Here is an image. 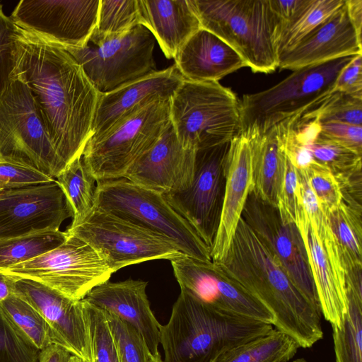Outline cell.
Here are the masks:
<instances>
[{"instance_id": "obj_13", "label": "cell", "mask_w": 362, "mask_h": 362, "mask_svg": "<svg viewBox=\"0 0 362 362\" xmlns=\"http://www.w3.org/2000/svg\"><path fill=\"white\" fill-rule=\"evenodd\" d=\"M230 141L198 148L191 185L185 191L163 194L210 250L221 217Z\"/></svg>"}, {"instance_id": "obj_33", "label": "cell", "mask_w": 362, "mask_h": 362, "mask_svg": "<svg viewBox=\"0 0 362 362\" xmlns=\"http://www.w3.org/2000/svg\"><path fill=\"white\" fill-rule=\"evenodd\" d=\"M139 25L138 0H100L97 23L89 42L97 46Z\"/></svg>"}, {"instance_id": "obj_48", "label": "cell", "mask_w": 362, "mask_h": 362, "mask_svg": "<svg viewBox=\"0 0 362 362\" xmlns=\"http://www.w3.org/2000/svg\"><path fill=\"white\" fill-rule=\"evenodd\" d=\"M15 278L0 272V304L13 293Z\"/></svg>"}, {"instance_id": "obj_6", "label": "cell", "mask_w": 362, "mask_h": 362, "mask_svg": "<svg viewBox=\"0 0 362 362\" xmlns=\"http://www.w3.org/2000/svg\"><path fill=\"white\" fill-rule=\"evenodd\" d=\"M171 98L154 100L118 121L103 134L91 137L83 160L96 181L122 178L171 125Z\"/></svg>"}, {"instance_id": "obj_45", "label": "cell", "mask_w": 362, "mask_h": 362, "mask_svg": "<svg viewBox=\"0 0 362 362\" xmlns=\"http://www.w3.org/2000/svg\"><path fill=\"white\" fill-rule=\"evenodd\" d=\"M362 99V54L356 55L339 74L332 92Z\"/></svg>"}, {"instance_id": "obj_27", "label": "cell", "mask_w": 362, "mask_h": 362, "mask_svg": "<svg viewBox=\"0 0 362 362\" xmlns=\"http://www.w3.org/2000/svg\"><path fill=\"white\" fill-rule=\"evenodd\" d=\"M284 121L263 134L247 131L252 138L251 191L260 199L277 206L283 182L286 153L284 148Z\"/></svg>"}, {"instance_id": "obj_29", "label": "cell", "mask_w": 362, "mask_h": 362, "mask_svg": "<svg viewBox=\"0 0 362 362\" xmlns=\"http://www.w3.org/2000/svg\"><path fill=\"white\" fill-rule=\"evenodd\" d=\"M344 2L345 0H300L292 15L281 25L278 42L279 56L295 46L339 9Z\"/></svg>"}, {"instance_id": "obj_41", "label": "cell", "mask_w": 362, "mask_h": 362, "mask_svg": "<svg viewBox=\"0 0 362 362\" xmlns=\"http://www.w3.org/2000/svg\"><path fill=\"white\" fill-rule=\"evenodd\" d=\"M302 171L325 210L334 209L342 203L344 197L341 186L336 175L329 169L314 161Z\"/></svg>"}, {"instance_id": "obj_19", "label": "cell", "mask_w": 362, "mask_h": 362, "mask_svg": "<svg viewBox=\"0 0 362 362\" xmlns=\"http://www.w3.org/2000/svg\"><path fill=\"white\" fill-rule=\"evenodd\" d=\"M170 262L180 289L218 311L253 320L260 316V303L223 275L213 262L185 255Z\"/></svg>"}, {"instance_id": "obj_35", "label": "cell", "mask_w": 362, "mask_h": 362, "mask_svg": "<svg viewBox=\"0 0 362 362\" xmlns=\"http://www.w3.org/2000/svg\"><path fill=\"white\" fill-rule=\"evenodd\" d=\"M0 309L40 350L53 344L49 327L45 319L16 294L13 293L3 301Z\"/></svg>"}, {"instance_id": "obj_30", "label": "cell", "mask_w": 362, "mask_h": 362, "mask_svg": "<svg viewBox=\"0 0 362 362\" xmlns=\"http://www.w3.org/2000/svg\"><path fill=\"white\" fill-rule=\"evenodd\" d=\"M73 212L70 226L83 222L94 210L97 181L86 166L82 156L75 159L57 177Z\"/></svg>"}, {"instance_id": "obj_43", "label": "cell", "mask_w": 362, "mask_h": 362, "mask_svg": "<svg viewBox=\"0 0 362 362\" xmlns=\"http://www.w3.org/2000/svg\"><path fill=\"white\" fill-rule=\"evenodd\" d=\"M54 179L27 165L0 159V189L48 182Z\"/></svg>"}, {"instance_id": "obj_32", "label": "cell", "mask_w": 362, "mask_h": 362, "mask_svg": "<svg viewBox=\"0 0 362 362\" xmlns=\"http://www.w3.org/2000/svg\"><path fill=\"white\" fill-rule=\"evenodd\" d=\"M67 234L45 230L0 238V269L26 262L61 245Z\"/></svg>"}, {"instance_id": "obj_14", "label": "cell", "mask_w": 362, "mask_h": 362, "mask_svg": "<svg viewBox=\"0 0 362 362\" xmlns=\"http://www.w3.org/2000/svg\"><path fill=\"white\" fill-rule=\"evenodd\" d=\"M100 0H21L11 15L20 28L64 48L88 45Z\"/></svg>"}, {"instance_id": "obj_42", "label": "cell", "mask_w": 362, "mask_h": 362, "mask_svg": "<svg viewBox=\"0 0 362 362\" xmlns=\"http://www.w3.org/2000/svg\"><path fill=\"white\" fill-rule=\"evenodd\" d=\"M18 26L0 4V94L14 76Z\"/></svg>"}, {"instance_id": "obj_1", "label": "cell", "mask_w": 362, "mask_h": 362, "mask_svg": "<svg viewBox=\"0 0 362 362\" xmlns=\"http://www.w3.org/2000/svg\"><path fill=\"white\" fill-rule=\"evenodd\" d=\"M14 75L30 89L66 168L92 136L99 93L63 47L19 26Z\"/></svg>"}, {"instance_id": "obj_37", "label": "cell", "mask_w": 362, "mask_h": 362, "mask_svg": "<svg viewBox=\"0 0 362 362\" xmlns=\"http://www.w3.org/2000/svg\"><path fill=\"white\" fill-rule=\"evenodd\" d=\"M40 352L0 309V362H38Z\"/></svg>"}, {"instance_id": "obj_9", "label": "cell", "mask_w": 362, "mask_h": 362, "mask_svg": "<svg viewBox=\"0 0 362 362\" xmlns=\"http://www.w3.org/2000/svg\"><path fill=\"white\" fill-rule=\"evenodd\" d=\"M0 159L56 177L65 169L27 85L16 75L0 94Z\"/></svg>"}, {"instance_id": "obj_26", "label": "cell", "mask_w": 362, "mask_h": 362, "mask_svg": "<svg viewBox=\"0 0 362 362\" xmlns=\"http://www.w3.org/2000/svg\"><path fill=\"white\" fill-rule=\"evenodd\" d=\"M140 24L153 35L168 59L201 28L188 0H138Z\"/></svg>"}, {"instance_id": "obj_5", "label": "cell", "mask_w": 362, "mask_h": 362, "mask_svg": "<svg viewBox=\"0 0 362 362\" xmlns=\"http://www.w3.org/2000/svg\"><path fill=\"white\" fill-rule=\"evenodd\" d=\"M95 209L163 237L187 256L212 262L210 249L161 192L123 177L97 181Z\"/></svg>"}, {"instance_id": "obj_22", "label": "cell", "mask_w": 362, "mask_h": 362, "mask_svg": "<svg viewBox=\"0 0 362 362\" xmlns=\"http://www.w3.org/2000/svg\"><path fill=\"white\" fill-rule=\"evenodd\" d=\"M361 35L344 4L300 42L279 56L280 70H298L342 57L362 54Z\"/></svg>"}, {"instance_id": "obj_34", "label": "cell", "mask_w": 362, "mask_h": 362, "mask_svg": "<svg viewBox=\"0 0 362 362\" xmlns=\"http://www.w3.org/2000/svg\"><path fill=\"white\" fill-rule=\"evenodd\" d=\"M348 310L341 327H332L336 362H362V301L346 291Z\"/></svg>"}, {"instance_id": "obj_39", "label": "cell", "mask_w": 362, "mask_h": 362, "mask_svg": "<svg viewBox=\"0 0 362 362\" xmlns=\"http://www.w3.org/2000/svg\"><path fill=\"white\" fill-rule=\"evenodd\" d=\"M103 312L115 342L119 362H147L148 349L140 334L115 315Z\"/></svg>"}, {"instance_id": "obj_10", "label": "cell", "mask_w": 362, "mask_h": 362, "mask_svg": "<svg viewBox=\"0 0 362 362\" xmlns=\"http://www.w3.org/2000/svg\"><path fill=\"white\" fill-rule=\"evenodd\" d=\"M66 234L57 247L0 272L40 282L71 299L83 300L93 288L108 281L113 272L90 245Z\"/></svg>"}, {"instance_id": "obj_51", "label": "cell", "mask_w": 362, "mask_h": 362, "mask_svg": "<svg viewBox=\"0 0 362 362\" xmlns=\"http://www.w3.org/2000/svg\"><path fill=\"white\" fill-rule=\"evenodd\" d=\"M292 362H308V361L305 358H297Z\"/></svg>"}, {"instance_id": "obj_3", "label": "cell", "mask_w": 362, "mask_h": 362, "mask_svg": "<svg viewBox=\"0 0 362 362\" xmlns=\"http://www.w3.org/2000/svg\"><path fill=\"white\" fill-rule=\"evenodd\" d=\"M271 324L218 311L180 289L160 327L163 362H214L228 350L264 335Z\"/></svg>"}, {"instance_id": "obj_20", "label": "cell", "mask_w": 362, "mask_h": 362, "mask_svg": "<svg viewBox=\"0 0 362 362\" xmlns=\"http://www.w3.org/2000/svg\"><path fill=\"white\" fill-rule=\"evenodd\" d=\"M196 152L179 141L170 125L123 178L162 194L185 191L193 180Z\"/></svg>"}, {"instance_id": "obj_50", "label": "cell", "mask_w": 362, "mask_h": 362, "mask_svg": "<svg viewBox=\"0 0 362 362\" xmlns=\"http://www.w3.org/2000/svg\"><path fill=\"white\" fill-rule=\"evenodd\" d=\"M68 362H84L83 360H81L80 358L71 355L70 358L69 359Z\"/></svg>"}, {"instance_id": "obj_23", "label": "cell", "mask_w": 362, "mask_h": 362, "mask_svg": "<svg viewBox=\"0 0 362 362\" xmlns=\"http://www.w3.org/2000/svg\"><path fill=\"white\" fill-rule=\"evenodd\" d=\"M146 286L147 282L141 280L107 281L93 288L83 299L132 325L155 355L159 353L160 324L151 309Z\"/></svg>"}, {"instance_id": "obj_4", "label": "cell", "mask_w": 362, "mask_h": 362, "mask_svg": "<svg viewBox=\"0 0 362 362\" xmlns=\"http://www.w3.org/2000/svg\"><path fill=\"white\" fill-rule=\"evenodd\" d=\"M201 28L231 47L253 72L279 66L281 21L270 0H188Z\"/></svg>"}, {"instance_id": "obj_21", "label": "cell", "mask_w": 362, "mask_h": 362, "mask_svg": "<svg viewBox=\"0 0 362 362\" xmlns=\"http://www.w3.org/2000/svg\"><path fill=\"white\" fill-rule=\"evenodd\" d=\"M252 150L247 131L239 132L230 141L226 184L218 227L211 249L213 262L223 259L234 237L251 192Z\"/></svg>"}, {"instance_id": "obj_2", "label": "cell", "mask_w": 362, "mask_h": 362, "mask_svg": "<svg viewBox=\"0 0 362 362\" xmlns=\"http://www.w3.org/2000/svg\"><path fill=\"white\" fill-rule=\"evenodd\" d=\"M214 263L261 303L272 315L273 327L300 348H310L323 337L320 312L307 301L279 259L242 217L225 257Z\"/></svg>"}, {"instance_id": "obj_46", "label": "cell", "mask_w": 362, "mask_h": 362, "mask_svg": "<svg viewBox=\"0 0 362 362\" xmlns=\"http://www.w3.org/2000/svg\"><path fill=\"white\" fill-rule=\"evenodd\" d=\"M71 355L63 347L52 344L40 350L38 362H68Z\"/></svg>"}, {"instance_id": "obj_38", "label": "cell", "mask_w": 362, "mask_h": 362, "mask_svg": "<svg viewBox=\"0 0 362 362\" xmlns=\"http://www.w3.org/2000/svg\"><path fill=\"white\" fill-rule=\"evenodd\" d=\"M90 333L92 362H119L104 312L83 299Z\"/></svg>"}, {"instance_id": "obj_8", "label": "cell", "mask_w": 362, "mask_h": 362, "mask_svg": "<svg viewBox=\"0 0 362 362\" xmlns=\"http://www.w3.org/2000/svg\"><path fill=\"white\" fill-rule=\"evenodd\" d=\"M240 99L218 81L184 80L170 100L179 141L197 150L230 141L240 131Z\"/></svg>"}, {"instance_id": "obj_18", "label": "cell", "mask_w": 362, "mask_h": 362, "mask_svg": "<svg viewBox=\"0 0 362 362\" xmlns=\"http://www.w3.org/2000/svg\"><path fill=\"white\" fill-rule=\"evenodd\" d=\"M306 251L321 315L341 327L348 310L345 270L332 231L318 236L306 216L297 226Z\"/></svg>"}, {"instance_id": "obj_12", "label": "cell", "mask_w": 362, "mask_h": 362, "mask_svg": "<svg viewBox=\"0 0 362 362\" xmlns=\"http://www.w3.org/2000/svg\"><path fill=\"white\" fill-rule=\"evenodd\" d=\"M156 40L144 25L97 46L66 47L99 93L113 91L156 72Z\"/></svg>"}, {"instance_id": "obj_16", "label": "cell", "mask_w": 362, "mask_h": 362, "mask_svg": "<svg viewBox=\"0 0 362 362\" xmlns=\"http://www.w3.org/2000/svg\"><path fill=\"white\" fill-rule=\"evenodd\" d=\"M242 218L279 259L307 301L320 312L306 251L296 226L285 221L277 207L262 201L252 191Z\"/></svg>"}, {"instance_id": "obj_15", "label": "cell", "mask_w": 362, "mask_h": 362, "mask_svg": "<svg viewBox=\"0 0 362 362\" xmlns=\"http://www.w3.org/2000/svg\"><path fill=\"white\" fill-rule=\"evenodd\" d=\"M73 216L72 208L56 179L0 189V238L58 230L66 219Z\"/></svg>"}, {"instance_id": "obj_11", "label": "cell", "mask_w": 362, "mask_h": 362, "mask_svg": "<svg viewBox=\"0 0 362 362\" xmlns=\"http://www.w3.org/2000/svg\"><path fill=\"white\" fill-rule=\"evenodd\" d=\"M66 233L90 245L114 273L152 259H173L183 255L170 241L110 213L96 209Z\"/></svg>"}, {"instance_id": "obj_47", "label": "cell", "mask_w": 362, "mask_h": 362, "mask_svg": "<svg viewBox=\"0 0 362 362\" xmlns=\"http://www.w3.org/2000/svg\"><path fill=\"white\" fill-rule=\"evenodd\" d=\"M349 18L357 32L361 35L362 30V0H346Z\"/></svg>"}, {"instance_id": "obj_17", "label": "cell", "mask_w": 362, "mask_h": 362, "mask_svg": "<svg viewBox=\"0 0 362 362\" xmlns=\"http://www.w3.org/2000/svg\"><path fill=\"white\" fill-rule=\"evenodd\" d=\"M13 293L29 303L45 319L54 344L63 347L84 362H92L90 333L83 300L71 299L28 279L15 278Z\"/></svg>"}, {"instance_id": "obj_40", "label": "cell", "mask_w": 362, "mask_h": 362, "mask_svg": "<svg viewBox=\"0 0 362 362\" xmlns=\"http://www.w3.org/2000/svg\"><path fill=\"white\" fill-rule=\"evenodd\" d=\"M276 207L281 217L294 223L296 227L305 217L298 171L286 155L284 175Z\"/></svg>"}, {"instance_id": "obj_7", "label": "cell", "mask_w": 362, "mask_h": 362, "mask_svg": "<svg viewBox=\"0 0 362 362\" xmlns=\"http://www.w3.org/2000/svg\"><path fill=\"white\" fill-rule=\"evenodd\" d=\"M355 56L295 70L267 90L244 95L240 100V129L261 135L285 119L313 107L332 92L341 71Z\"/></svg>"}, {"instance_id": "obj_31", "label": "cell", "mask_w": 362, "mask_h": 362, "mask_svg": "<svg viewBox=\"0 0 362 362\" xmlns=\"http://www.w3.org/2000/svg\"><path fill=\"white\" fill-rule=\"evenodd\" d=\"M361 211L344 202L334 209L325 210L344 269L362 265Z\"/></svg>"}, {"instance_id": "obj_28", "label": "cell", "mask_w": 362, "mask_h": 362, "mask_svg": "<svg viewBox=\"0 0 362 362\" xmlns=\"http://www.w3.org/2000/svg\"><path fill=\"white\" fill-rule=\"evenodd\" d=\"M299 348L291 337L274 328L228 350L214 362H289Z\"/></svg>"}, {"instance_id": "obj_36", "label": "cell", "mask_w": 362, "mask_h": 362, "mask_svg": "<svg viewBox=\"0 0 362 362\" xmlns=\"http://www.w3.org/2000/svg\"><path fill=\"white\" fill-rule=\"evenodd\" d=\"M302 114L320 122L334 121L362 126V99L334 91Z\"/></svg>"}, {"instance_id": "obj_25", "label": "cell", "mask_w": 362, "mask_h": 362, "mask_svg": "<svg viewBox=\"0 0 362 362\" xmlns=\"http://www.w3.org/2000/svg\"><path fill=\"white\" fill-rule=\"evenodd\" d=\"M174 59L184 80L192 82L218 81L246 66L231 47L203 28L185 43Z\"/></svg>"}, {"instance_id": "obj_49", "label": "cell", "mask_w": 362, "mask_h": 362, "mask_svg": "<svg viewBox=\"0 0 362 362\" xmlns=\"http://www.w3.org/2000/svg\"><path fill=\"white\" fill-rule=\"evenodd\" d=\"M147 362H163L161 359L160 354H152L148 350L147 351Z\"/></svg>"}, {"instance_id": "obj_44", "label": "cell", "mask_w": 362, "mask_h": 362, "mask_svg": "<svg viewBox=\"0 0 362 362\" xmlns=\"http://www.w3.org/2000/svg\"><path fill=\"white\" fill-rule=\"evenodd\" d=\"M319 134L362 153V126L340 122H319Z\"/></svg>"}, {"instance_id": "obj_24", "label": "cell", "mask_w": 362, "mask_h": 362, "mask_svg": "<svg viewBox=\"0 0 362 362\" xmlns=\"http://www.w3.org/2000/svg\"><path fill=\"white\" fill-rule=\"evenodd\" d=\"M183 81L174 64L113 91L99 93L91 137L103 134L123 117L154 100L171 98Z\"/></svg>"}]
</instances>
